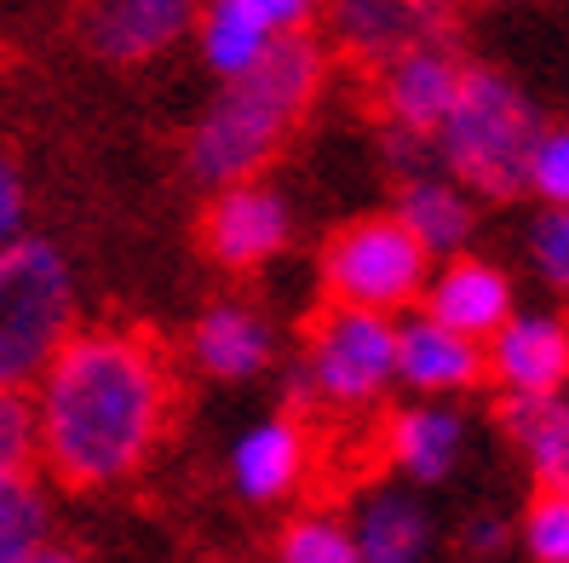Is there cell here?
Instances as JSON below:
<instances>
[{"instance_id": "25", "label": "cell", "mask_w": 569, "mask_h": 563, "mask_svg": "<svg viewBox=\"0 0 569 563\" xmlns=\"http://www.w3.org/2000/svg\"><path fill=\"white\" fill-rule=\"evenodd\" d=\"M529 264L547 288L569 293V208H541L529 224Z\"/></svg>"}, {"instance_id": "12", "label": "cell", "mask_w": 569, "mask_h": 563, "mask_svg": "<svg viewBox=\"0 0 569 563\" xmlns=\"http://www.w3.org/2000/svg\"><path fill=\"white\" fill-rule=\"evenodd\" d=\"M420 311H431L438 322L460 328V334H472V340H489L495 328L512 316V277L489 259L449 253L438 271L426 277Z\"/></svg>"}, {"instance_id": "28", "label": "cell", "mask_w": 569, "mask_h": 563, "mask_svg": "<svg viewBox=\"0 0 569 563\" xmlns=\"http://www.w3.org/2000/svg\"><path fill=\"white\" fill-rule=\"evenodd\" d=\"M466 546H472L478 557H495L500 546H507V523H500V517H478L472 529H466Z\"/></svg>"}, {"instance_id": "13", "label": "cell", "mask_w": 569, "mask_h": 563, "mask_svg": "<svg viewBox=\"0 0 569 563\" xmlns=\"http://www.w3.org/2000/svg\"><path fill=\"white\" fill-rule=\"evenodd\" d=\"M443 0H333V36L375 63L420 41H443Z\"/></svg>"}, {"instance_id": "27", "label": "cell", "mask_w": 569, "mask_h": 563, "mask_svg": "<svg viewBox=\"0 0 569 563\" xmlns=\"http://www.w3.org/2000/svg\"><path fill=\"white\" fill-rule=\"evenodd\" d=\"M23 213H29L23 173H18V161L0 150V248H7L12 237H23Z\"/></svg>"}, {"instance_id": "17", "label": "cell", "mask_w": 569, "mask_h": 563, "mask_svg": "<svg viewBox=\"0 0 569 563\" xmlns=\"http://www.w3.org/2000/svg\"><path fill=\"white\" fill-rule=\"evenodd\" d=\"M351 535H357L362 563H426L438 529H431V512L409 489H375L357 501Z\"/></svg>"}, {"instance_id": "14", "label": "cell", "mask_w": 569, "mask_h": 563, "mask_svg": "<svg viewBox=\"0 0 569 563\" xmlns=\"http://www.w3.org/2000/svg\"><path fill=\"white\" fill-rule=\"evenodd\" d=\"M466 449V414L449 409L443 396H420V403L397 409L386 425V454L409 483H443Z\"/></svg>"}, {"instance_id": "1", "label": "cell", "mask_w": 569, "mask_h": 563, "mask_svg": "<svg viewBox=\"0 0 569 563\" xmlns=\"http://www.w3.org/2000/svg\"><path fill=\"white\" fill-rule=\"evenodd\" d=\"M41 466L70 489L132 477L173 420L167 356L132 328H76L29 385Z\"/></svg>"}, {"instance_id": "21", "label": "cell", "mask_w": 569, "mask_h": 563, "mask_svg": "<svg viewBox=\"0 0 569 563\" xmlns=\"http://www.w3.org/2000/svg\"><path fill=\"white\" fill-rule=\"evenodd\" d=\"M52 541V506H47V489L29 477L0 483V563H23L36 557Z\"/></svg>"}, {"instance_id": "23", "label": "cell", "mask_w": 569, "mask_h": 563, "mask_svg": "<svg viewBox=\"0 0 569 563\" xmlns=\"http://www.w3.org/2000/svg\"><path fill=\"white\" fill-rule=\"evenodd\" d=\"M523 546L535 563H569V483H547L523 512Z\"/></svg>"}, {"instance_id": "18", "label": "cell", "mask_w": 569, "mask_h": 563, "mask_svg": "<svg viewBox=\"0 0 569 563\" xmlns=\"http://www.w3.org/2000/svg\"><path fill=\"white\" fill-rule=\"evenodd\" d=\"M397 219L415 230L420 248H426L431 259L466 253V242H472V224H478L472 195H466L460 179H426V173H415V179L403 184V195H397Z\"/></svg>"}, {"instance_id": "30", "label": "cell", "mask_w": 569, "mask_h": 563, "mask_svg": "<svg viewBox=\"0 0 569 563\" xmlns=\"http://www.w3.org/2000/svg\"><path fill=\"white\" fill-rule=\"evenodd\" d=\"M23 563H87L81 552H70V546H58V541H47L36 557H23Z\"/></svg>"}, {"instance_id": "15", "label": "cell", "mask_w": 569, "mask_h": 563, "mask_svg": "<svg viewBox=\"0 0 569 563\" xmlns=\"http://www.w3.org/2000/svg\"><path fill=\"white\" fill-rule=\"evenodd\" d=\"M306 460H311L306 425L288 414H271V420H253L237 438V449H230V483H237V494L264 506V501H282V494L299 489Z\"/></svg>"}, {"instance_id": "22", "label": "cell", "mask_w": 569, "mask_h": 563, "mask_svg": "<svg viewBox=\"0 0 569 563\" xmlns=\"http://www.w3.org/2000/svg\"><path fill=\"white\" fill-rule=\"evenodd\" d=\"M277 563H362V552H357L351 523L328 517V512H306L282 529Z\"/></svg>"}, {"instance_id": "31", "label": "cell", "mask_w": 569, "mask_h": 563, "mask_svg": "<svg viewBox=\"0 0 569 563\" xmlns=\"http://www.w3.org/2000/svg\"><path fill=\"white\" fill-rule=\"evenodd\" d=\"M563 483H569V477H563Z\"/></svg>"}, {"instance_id": "7", "label": "cell", "mask_w": 569, "mask_h": 563, "mask_svg": "<svg viewBox=\"0 0 569 563\" xmlns=\"http://www.w3.org/2000/svg\"><path fill=\"white\" fill-rule=\"evenodd\" d=\"M293 237V213L277 190H264L253 179L224 184L213 195V208L202 219V242L224 271H253V264L277 259Z\"/></svg>"}, {"instance_id": "3", "label": "cell", "mask_w": 569, "mask_h": 563, "mask_svg": "<svg viewBox=\"0 0 569 563\" xmlns=\"http://www.w3.org/2000/svg\"><path fill=\"white\" fill-rule=\"evenodd\" d=\"M431 139H438L449 179H460L472 195L507 202V195L523 190L529 150L541 139V115L523 98V87L500 70H466L455 104Z\"/></svg>"}, {"instance_id": "9", "label": "cell", "mask_w": 569, "mask_h": 563, "mask_svg": "<svg viewBox=\"0 0 569 563\" xmlns=\"http://www.w3.org/2000/svg\"><path fill=\"white\" fill-rule=\"evenodd\" d=\"M478 380H489L483 340L438 322L431 311L397 322V385H409L415 396H455L472 391Z\"/></svg>"}, {"instance_id": "29", "label": "cell", "mask_w": 569, "mask_h": 563, "mask_svg": "<svg viewBox=\"0 0 569 563\" xmlns=\"http://www.w3.org/2000/svg\"><path fill=\"white\" fill-rule=\"evenodd\" d=\"M253 7H259L264 18H271L277 29H299V23L311 18V7H317V0H253Z\"/></svg>"}, {"instance_id": "19", "label": "cell", "mask_w": 569, "mask_h": 563, "mask_svg": "<svg viewBox=\"0 0 569 563\" xmlns=\"http://www.w3.org/2000/svg\"><path fill=\"white\" fill-rule=\"evenodd\" d=\"M512 449L529 460V472L541 483L569 477V396L563 391H535V396H507L500 409Z\"/></svg>"}, {"instance_id": "10", "label": "cell", "mask_w": 569, "mask_h": 563, "mask_svg": "<svg viewBox=\"0 0 569 563\" xmlns=\"http://www.w3.org/2000/svg\"><path fill=\"white\" fill-rule=\"evenodd\" d=\"M196 18H202L196 0H87L81 41L110 63H144L190 36Z\"/></svg>"}, {"instance_id": "26", "label": "cell", "mask_w": 569, "mask_h": 563, "mask_svg": "<svg viewBox=\"0 0 569 563\" xmlns=\"http://www.w3.org/2000/svg\"><path fill=\"white\" fill-rule=\"evenodd\" d=\"M523 190H535L552 208H569V127H541V139L529 150Z\"/></svg>"}, {"instance_id": "24", "label": "cell", "mask_w": 569, "mask_h": 563, "mask_svg": "<svg viewBox=\"0 0 569 563\" xmlns=\"http://www.w3.org/2000/svg\"><path fill=\"white\" fill-rule=\"evenodd\" d=\"M36 414H29V391L0 385V483L36 472Z\"/></svg>"}, {"instance_id": "8", "label": "cell", "mask_w": 569, "mask_h": 563, "mask_svg": "<svg viewBox=\"0 0 569 563\" xmlns=\"http://www.w3.org/2000/svg\"><path fill=\"white\" fill-rule=\"evenodd\" d=\"M489 380L507 396L563 391L569 385V322L552 311H512L483 340Z\"/></svg>"}, {"instance_id": "20", "label": "cell", "mask_w": 569, "mask_h": 563, "mask_svg": "<svg viewBox=\"0 0 569 563\" xmlns=\"http://www.w3.org/2000/svg\"><path fill=\"white\" fill-rule=\"evenodd\" d=\"M196 36H202V58L208 70L219 81L253 70V63L277 47L282 29L264 18L253 0H213V7H202V18H196Z\"/></svg>"}, {"instance_id": "11", "label": "cell", "mask_w": 569, "mask_h": 563, "mask_svg": "<svg viewBox=\"0 0 569 563\" xmlns=\"http://www.w3.org/2000/svg\"><path fill=\"white\" fill-rule=\"evenodd\" d=\"M460 63L443 41H420L409 52L386 58V76H380V104H386V121L403 127V132H420V139H431V132L443 127L455 92H460Z\"/></svg>"}, {"instance_id": "6", "label": "cell", "mask_w": 569, "mask_h": 563, "mask_svg": "<svg viewBox=\"0 0 569 563\" xmlns=\"http://www.w3.org/2000/svg\"><path fill=\"white\" fill-rule=\"evenodd\" d=\"M299 385L333 409L380 403L386 385H397V316L328 300V311L311 322Z\"/></svg>"}, {"instance_id": "4", "label": "cell", "mask_w": 569, "mask_h": 563, "mask_svg": "<svg viewBox=\"0 0 569 563\" xmlns=\"http://www.w3.org/2000/svg\"><path fill=\"white\" fill-rule=\"evenodd\" d=\"M76 334V277L47 237L0 248V385L29 391L58 345Z\"/></svg>"}, {"instance_id": "5", "label": "cell", "mask_w": 569, "mask_h": 563, "mask_svg": "<svg viewBox=\"0 0 569 563\" xmlns=\"http://www.w3.org/2000/svg\"><path fill=\"white\" fill-rule=\"evenodd\" d=\"M426 277H431V253L397 213L357 219L322 248V293L340 305L397 316L426 293Z\"/></svg>"}, {"instance_id": "16", "label": "cell", "mask_w": 569, "mask_h": 563, "mask_svg": "<svg viewBox=\"0 0 569 563\" xmlns=\"http://www.w3.org/2000/svg\"><path fill=\"white\" fill-rule=\"evenodd\" d=\"M190 356L213 380H253L271 369V322L248 305H213L190 328Z\"/></svg>"}, {"instance_id": "2", "label": "cell", "mask_w": 569, "mask_h": 563, "mask_svg": "<svg viewBox=\"0 0 569 563\" xmlns=\"http://www.w3.org/2000/svg\"><path fill=\"white\" fill-rule=\"evenodd\" d=\"M317 81H322L317 47L299 36V29H282L277 47L264 52L253 70L230 76L224 92L208 104V115L196 121V132H190V173L202 179L208 190L253 179L264 161L282 150L293 121L306 115V104L317 98Z\"/></svg>"}]
</instances>
